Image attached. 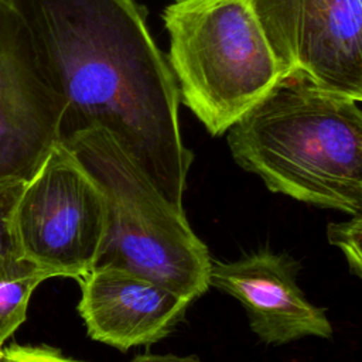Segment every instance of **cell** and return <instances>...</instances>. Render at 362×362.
<instances>
[{"label":"cell","instance_id":"6da1fadb","mask_svg":"<svg viewBox=\"0 0 362 362\" xmlns=\"http://www.w3.org/2000/svg\"><path fill=\"white\" fill-rule=\"evenodd\" d=\"M25 23L59 103V143L106 130L156 189L182 209L192 151L180 93L134 0H6Z\"/></svg>","mask_w":362,"mask_h":362},{"label":"cell","instance_id":"7a4b0ae2","mask_svg":"<svg viewBox=\"0 0 362 362\" xmlns=\"http://www.w3.org/2000/svg\"><path fill=\"white\" fill-rule=\"evenodd\" d=\"M361 103L303 74L284 75L228 130L232 157L273 192L362 215Z\"/></svg>","mask_w":362,"mask_h":362},{"label":"cell","instance_id":"3957f363","mask_svg":"<svg viewBox=\"0 0 362 362\" xmlns=\"http://www.w3.org/2000/svg\"><path fill=\"white\" fill-rule=\"evenodd\" d=\"M103 192L107 218L95 267L113 266L147 277L191 301L209 287L211 256L184 211L171 205L103 129L59 143Z\"/></svg>","mask_w":362,"mask_h":362},{"label":"cell","instance_id":"277c9868","mask_svg":"<svg viewBox=\"0 0 362 362\" xmlns=\"http://www.w3.org/2000/svg\"><path fill=\"white\" fill-rule=\"evenodd\" d=\"M163 21L180 100L212 136L228 132L283 76L249 0H174Z\"/></svg>","mask_w":362,"mask_h":362},{"label":"cell","instance_id":"5b68a950","mask_svg":"<svg viewBox=\"0 0 362 362\" xmlns=\"http://www.w3.org/2000/svg\"><path fill=\"white\" fill-rule=\"evenodd\" d=\"M107 208L96 181L62 144L24 184L11 225L20 255L54 277L81 279L98 262Z\"/></svg>","mask_w":362,"mask_h":362},{"label":"cell","instance_id":"8992f818","mask_svg":"<svg viewBox=\"0 0 362 362\" xmlns=\"http://www.w3.org/2000/svg\"><path fill=\"white\" fill-rule=\"evenodd\" d=\"M280 65L362 102V0H249Z\"/></svg>","mask_w":362,"mask_h":362},{"label":"cell","instance_id":"52a82bcc","mask_svg":"<svg viewBox=\"0 0 362 362\" xmlns=\"http://www.w3.org/2000/svg\"><path fill=\"white\" fill-rule=\"evenodd\" d=\"M59 144V103L28 28L0 0V182H28Z\"/></svg>","mask_w":362,"mask_h":362},{"label":"cell","instance_id":"ba28073f","mask_svg":"<svg viewBox=\"0 0 362 362\" xmlns=\"http://www.w3.org/2000/svg\"><path fill=\"white\" fill-rule=\"evenodd\" d=\"M297 272L298 264L287 255L262 250L235 262H212L209 286L242 304L252 331L266 344L331 338L325 311L307 300L297 286Z\"/></svg>","mask_w":362,"mask_h":362},{"label":"cell","instance_id":"9c48e42d","mask_svg":"<svg viewBox=\"0 0 362 362\" xmlns=\"http://www.w3.org/2000/svg\"><path fill=\"white\" fill-rule=\"evenodd\" d=\"M78 281V311L89 337L120 351L164 338L182 320L192 303L122 267H93Z\"/></svg>","mask_w":362,"mask_h":362},{"label":"cell","instance_id":"30bf717a","mask_svg":"<svg viewBox=\"0 0 362 362\" xmlns=\"http://www.w3.org/2000/svg\"><path fill=\"white\" fill-rule=\"evenodd\" d=\"M54 277L21 255H0V349L24 322L35 287Z\"/></svg>","mask_w":362,"mask_h":362},{"label":"cell","instance_id":"8fae6325","mask_svg":"<svg viewBox=\"0 0 362 362\" xmlns=\"http://www.w3.org/2000/svg\"><path fill=\"white\" fill-rule=\"evenodd\" d=\"M327 236L328 242L345 256L351 272L362 281V215L329 223Z\"/></svg>","mask_w":362,"mask_h":362},{"label":"cell","instance_id":"7c38bea8","mask_svg":"<svg viewBox=\"0 0 362 362\" xmlns=\"http://www.w3.org/2000/svg\"><path fill=\"white\" fill-rule=\"evenodd\" d=\"M23 187V182H0V255H20L13 232L11 216Z\"/></svg>","mask_w":362,"mask_h":362},{"label":"cell","instance_id":"4fadbf2b","mask_svg":"<svg viewBox=\"0 0 362 362\" xmlns=\"http://www.w3.org/2000/svg\"><path fill=\"white\" fill-rule=\"evenodd\" d=\"M3 362H82L64 356L59 351L44 346L13 345L3 349Z\"/></svg>","mask_w":362,"mask_h":362},{"label":"cell","instance_id":"5bb4252c","mask_svg":"<svg viewBox=\"0 0 362 362\" xmlns=\"http://www.w3.org/2000/svg\"><path fill=\"white\" fill-rule=\"evenodd\" d=\"M129 362H201L194 356H177V355H154L146 354L133 358Z\"/></svg>","mask_w":362,"mask_h":362},{"label":"cell","instance_id":"9a60e30c","mask_svg":"<svg viewBox=\"0 0 362 362\" xmlns=\"http://www.w3.org/2000/svg\"><path fill=\"white\" fill-rule=\"evenodd\" d=\"M3 355H4V354H3ZM3 355L0 356V362H3Z\"/></svg>","mask_w":362,"mask_h":362},{"label":"cell","instance_id":"2e32d148","mask_svg":"<svg viewBox=\"0 0 362 362\" xmlns=\"http://www.w3.org/2000/svg\"><path fill=\"white\" fill-rule=\"evenodd\" d=\"M1 355H3V349H0V356H1Z\"/></svg>","mask_w":362,"mask_h":362}]
</instances>
